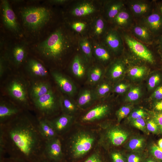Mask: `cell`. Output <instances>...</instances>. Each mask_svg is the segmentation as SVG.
<instances>
[{
	"instance_id": "cell-1",
	"label": "cell",
	"mask_w": 162,
	"mask_h": 162,
	"mask_svg": "<svg viewBox=\"0 0 162 162\" xmlns=\"http://www.w3.org/2000/svg\"><path fill=\"white\" fill-rule=\"evenodd\" d=\"M45 140L38 130L37 120L18 115L0 124V153L24 162H38L44 157Z\"/></svg>"
},
{
	"instance_id": "cell-2",
	"label": "cell",
	"mask_w": 162,
	"mask_h": 162,
	"mask_svg": "<svg viewBox=\"0 0 162 162\" xmlns=\"http://www.w3.org/2000/svg\"><path fill=\"white\" fill-rule=\"evenodd\" d=\"M24 2L11 5L14 7L24 39L29 44L39 41L52 31L55 16L51 6L44 2L42 4Z\"/></svg>"
},
{
	"instance_id": "cell-3",
	"label": "cell",
	"mask_w": 162,
	"mask_h": 162,
	"mask_svg": "<svg viewBox=\"0 0 162 162\" xmlns=\"http://www.w3.org/2000/svg\"><path fill=\"white\" fill-rule=\"evenodd\" d=\"M71 44L66 27L60 26L40 40L29 44V53L34 54L46 62H59L69 51Z\"/></svg>"
},
{
	"instance_id": "cell-4",
	"label": "cell",
	"mask_w": 162,
	"mask_h": 162,
	"mask_svg": "<svg viewBox=\"0 0 162 162\" xmlns=\"http://www.w3.org/2000/svg\"><path fill=\"white\" fill-rule=\"evenodd\" d=\"M29 44L23 39L12 38L3 35L0 41V49L9 64L16 68L24 65L29 54Z\"/></svg>"
},
{
	"instance_id": "cell-5",
	"label": "cell",
	"mask_w": 162,
	"mask_h": 162,
	"mask_svg": "<svg viewBox=\"0 0 162 162\" xmlns=\"http://www.w3.org/2000/svg\"><path fill=\"white\" fill-rule=\"evenodd\" d=\"M0 14L3 34L11 38L25 39L16 14L9 1L1 0Z\"/></svg>"
},
{
	"instance_id": "cell-6",
	"label": "cell",
	"mask_w": 162,
	"mask_h": 162,
	"mask_svg": "<svg viewBox=\"0 0 162 162\" xmlns=\"http://www.w3.org/2000/svg\"><path fill=\"white\" fill-rule=\"evenodd\" d=\"M94 137L89 133L81 132L77 134L71 141L70 152L72 158H82L92 149L94 143Z\"/></svg>"
},
{
	"instance_id": "cell-7",
	"label": "cell",
	"mask_w": 162,
	"mask_h": 162,
	"mask_svg": "<svg viewBox=\"0 0 162 162\" xmlns=\"http://www.w3.org/2000/svg\"><path fill=\"white\" fill-rule=\"evenodd\" d=\"M36 108L43 116L49 118L60 107L58 100L52 89L46 94L33 101Z\"/></svg>"
},
{
	"instance_id": "cell-8",
	"label": "cell",
	"mask_w": 162,
	"mask_h": 162,
	"mask_svg": "<svg viewBox=\"0 0 162 162\" xmlns=\"http://www.w3.org/2000/svg\"><path fill=\"white\" fill-rule=\"evenodd\" d=\"M7 90L9 95L20 105L28 106L27 85L23 80L18 78L12 80L8 84Z\"/></svg>"
},
{
	"instance_id": "cell-9",
	"label": "cell",
	"mask_w": 162,
	"mask_h": 162,
	"mask_svg": "<svg viewBox=\"0 0 162 162\" xmlns=\"http://www.w3.org/2000/svg\"><path fill=\"white\" fill-rule=\"evenodd\" d=\"M44 155V157L56 162L62 160L64 154L61 141L58 136L45 141Z\"/></svg>"
},
{
	"instance_id": "cell-10",
	"label": "cell",
	"mask_w": 162,
	"mask_h": 162,
	"mask_svg": "<svg viewBox=\"0 0 162 162\" xmlns=\"http://www.w3.org/2000/svg\"><path fill=\"white\" fill-rule=\"evenodd\" d=\"M124 38L130 49L137 56L150 63L154 62L152 54L144 45L128 35H125Z\"/></svg>"
},
{
	"instance_id": "cell-11",
	"label": "cell",
	"mask_w": 162,
	"mask_h": 162,
	"mask_svg": "<svg viewBox=\"0 0 162 162\" xmlns=\"http://www.w3.org/2000/svg\"><path fill=\"white\" fill-rule=\"evenodd\" d=\"M51 74L55 82L63 93L71 97L75 95L77 88L70 78L56 70H52Z\"/></svg>"
},
{
	"instance_id": "cell-12",
	"label": "cell",
	"mask_w": 162,
	"mask_h": 162,
	"mask_svg": "<svg viewBox=\"0 0 162 162\" xmlns=\"http://www.w3.org/2000/svg\"><path fill=\"white\" fill-rule=\"evenodd\" d=\"M28 72L33 77L44 78L48 75V72L43 63L34 58H28L24 64Z\"/></svg>"
},
{
	"instance_id": "cell-13",
	"label": "cell",
	"mask_w": 162,
	"mask_h": 162,
	"mask_svg": "<svg viewBox=\"0 0 162 162\" xmlns=\"http://www.w3.org/2000/svg\"><path fill=\"white\" fill-rule=\"evenodd\" d=\"M86 59L79 55H76L72 59L70 65V69L72 74L79 80L87 76L89 69Z\"/></svg>"
},
{
	"instance_id": "cell-14",
	"label": "cell",
	"mask_w": 162,
	"mask_h": 162,
	"mask_svg": "<svg viewBox=\"0 0 162 162\" xmlns=\"http://www.w3.org/2000/svg\"><path fill=\"white\" fill-rule=\"evenodd\" d=\"M109 106L106 104L97 105L88 110L82 117V120L85 122L94 121L104 117L108 112Z\"/></svg>"
},
{
	"instance_id": "cell-15",
	"label": "cell",
	"mask_w": 162,
	"mask_h": 162,
	"mask_svg": "<svg viewBox=\"0 0 162 162\" xmlns=\"http://www.w3.org/2000/svg\"><path fill=\"white\" fill-rule=\"evenodd\" d=\"M73 118L72 115L63 114L53 119H48L57 135L61 134L69 128Z\"/></svg>"
},
{
	"instance_id": "cell-16",
	"label": "cell",
	"mask_w": 162,
	"mask_h": 162,
	"mask_svg": "<svg viewBox=\"0 0 162 162\" xmlns=\"http://www.w3.org/2000/svg\"><path fill=\"white\" fill-rule=\"evenodd\" d=\"M98 100L94 89L84 88L79 92L76 101L78 107L86 108Z\"/></svg>"
},
{
	"instance_id": "cell-17",
	"label": "cell",
	"mask_w": 162,
	"mask_h": 162,
	"mask_svg": "<svg viewBox=\"0 0 162 162\" xmlns=\"http://www.w3.org/2000/svg\"><path fill=\"white\" fill-rule=\"evenodd\" d=\"M20 109L10 103L2 101L0 104V123H4L19 115Z\"/></svg>"
},
{
	"instance_id": "cell-18",
	"label": "cell",
	"mask_w": 162,
	"mask_h": 162,
	"mask_svg": "<svg viewBox=\"0 0 162 162\" xmlns=\"http://www.w3.org/2000/svg\"><path fill=\"white\" fill-rule=\"evenodd\" d=\"M37 122L39 131L45 140L58 136L48 118L44 117L39 118L37 119Z\"/></svg>"
},
{
	"instance_id": "cell-19",
	"label": "cell",
	"mask_w": 162,
	"mask_h": 162,
	"mask_svg": "<svg viewBox=\"0 0 162 162\" xmlns=\"http://www.w3.org/2000/svg\"><path fill=\"white\" fill-rule=\"evenodd\" d=\"M51 89V86L48 82L37 81L31 86L29 90V95L33 101L46 94Z\"/></svg>"
},
{
	"instance_id": "cell-20",
	"label": "cell",
	"mask_w": 162,
	"mask_h": 162,
	"mask_svg": "<svg viewBox=\"0 0 162 162\" xmlns=\"http://www.w3.org/2000/svg\"><path fill=\"white\" fill-rule=\"evenodd\" d=\"M105 42L108 47L112 51L116 52L123 47L122 40L118 32L113 30H109L105 38Z\"/></svg>"
},
{
	"instance_id": "cell-21",
	"label": "cell",
	"mask_w": 162,
	"mask_h": 162,
	"mask_svg": "<svg viewBox=\"0 0 162 162\" xmlns=\"http://www.w3.org/2000/svg\"><path fill=\"white\" fill-rule=\"evenodd\" d=\"M96 10L94 6L91 2H84L76 5L71 10V14L76 17H83L90 15Z\"/></svg>"
},
{
	"instance_id": "cell-22",
	"label": "cell",
	"mask_w": 162,
	"mask_h": 162,
	"mask_svg": "<svg viewBox=\"0 0 162 162\" xmlns=\"http://www.w3.org/2000/svg\"><path fill=\"white\" fill-rule=\"evenodd\" d=\"M104 71L98 64L89 67L87 75V82L91 86H95L102 80Z\"/></svg>"
},
{
	"instance_id": "cell-23",
	"label": "cell",
	"mask_w": 162,
	"mask_h": 162,
	"mask_svg": "<svg viewBox=\"0 0 162 162\" xmlns=\"http://www.w3.org/2000/svg\"><path fill=\"white\" fill-rule=\"evenodd\" d=\"M107 136L113 145L118 146L122 145L126 141L128 137V134L120 129L114 128L108 131Z\"/></svg>"
},
{
	"instance_id": "cell-24",
	"label": "cell",
	"mask_w": 162,
	"mask_h": 162,
	"mask_svg": "<svg viewBox=\"0 0 162 162\" xmlns=\"http://www.w3.org/2000/svg\"><path fill=\"white\" fill-rule=\"evenodd\" d=\"M59 101L60 107L63 114L73 116L77 110L76 102L70 97L66 95H61Z\"/></svg>"
},
{
	"instance_id": "cell-25",
	"label": "cell",
	"mask_w": 162,
	"mask_h": 162,
	"mask_svg": "<svg viewBox=\"0 0 162 162\" xmlns=\"http://www.w3.org/2000/svg\"><path fill=\"white\" fill-rule=\"evenodd\" d=\"M145 23L151 32H157L162 28V17L157 13H152L145 19Z\"/></svg>"
},
{
	"instance_id": "cell-26",
	"label": "cell",
	"mask_w": 162,
	"mask_h": 162,
	"mask_svg": "<svg viewBox=\"0 0 162 162\" xmlns=\"http://www.w3.org/2000/svg\"><path fill=\"white\" fill-rule=\"evenodd\" d=\"M132 32L134 36L142 42L146 44L151 42V32L145 25H135L132 28Z\"/></svg>"
},
{
	"instance_id": "cell-27",
	"label": "cell",
	"mask_w": 162,
	"mask_h": 162,
	"mask_svg": "<svg viewBox=\"0 0 162 162\" xmlns=\"http://www.w3.org/2000/svg\"><path fill=\"white\" fill-rule=\"evenodd\" d=\"M130 9L134 14L137 16H141L149 11L150 5L146 2L142 1H132L130 4Z\"/></svg>"
},
{
	"instance_id": "cell-28",
	"label": "cell",
	"mask_w": 162,
	"mask_h": 162,
	"mask_svg": "<svg viewBox=\"0 0 162 162\" xmlns=\"http://www.w3.org/2000/svg\"><path fill=\"white\" fill-rule=\"evenodd\" d=\"M131 16L129 12L126 9L122 8L114 19L115 23L118 26L125 28L129 24Z\"/></svg>"
},
{
	"instance_id": "cell-29",
	"label": "cell",
	"mask_w": 162,
	"mask_h": 162,
	"mask_svg": "<svg viewBox=\"0 0 162 162\" xmlns=\"http://www.w3.org/2000/svg\"><path fill=\"white\" fill-rule=\"evenodd\" d=\"M124 3L122 1H112L108 4L106 14L107 18L113 20L118 13L123 8Z\"/></svg>"
},
{
	"instance_id": "cell-30",
	"label": "cell",
	"mask_w": 162,
	"mask_h": 162,
	"mask_svg": "<svg viewBox=\"0 0 162 162\" xmlns=\"http://www.w3.org/2000/svg\"><path fill=\"white\" fill-rule=\"evenodd\" d=\"M93 53L97 60L102 63H106L111 58V55L107 50L99 45H95L93 48Z\"/></svg>"
},
{
	"instance_id": "cell-31",
	"label": "cell",
	"mask_w": 162,
	"mask_h": 162,
	"mask_svg": "<svg viewBox=\"0 0 162 162\" xmlns=\"http://www.w3.org/2000/svg\"><path fill=\"white\" fill-rule=\"evenodd\" d=\"M124 71V67L122 63L116 61L110 68L108 72L109 77L112 80H116L122 76Z\"/></svg>"
},
{
	"instance_id": "cell-32",
	"label": "cell",
	"mask_w": 162,
	"mask_h": 162,
	"mask_svg": "<svg viewBox=\"0 0 162 162\" xmlns=\"http://www.w3.org/2000/svg\"><path fill=\"white\" fill-rule=\"evenodd\" d=\"M111 88V86L108 82L102 80L96 85L94 89L97 100L106 95L110 91Z\"/></svg>"
},
{
	"instance_id": "cell-33",
	"label": "cell",
	"mask_w": 162,
	"mask_h": 162,
	"mask_svg": "<svg viewBox=\"0 0 162 162\" xmlns=\"http://www.w3.org/2000/svg\"><path fill=\"white\" fill-rule=\"evenodd\" d=\"M79 45L82 52L84 58L88 61H90L92 58V46L88 40L84 38L80 40Z\"/></svg>"
},
{
	"instance_id": "cell-34",
	"label": "cell",
	"mask_w": 162,
	"mask_h": 162,
	"mask_svg": "<svg viewBox=\"0 0 162 162\" xmlns=\"http://www.w3.org/2000/svg\"><path fill=\"white\" fill-rule=\"evenodd\" d=\"M144 139L141 137L133 138L130 140L128 143V148L132 150L137 151L142 149L144 146Z\"/></svg>"
},
{
	"instance_id": "cell-35",
	"label": "cell",
	"mask_w": 162,
	"mask_h": 162,
	"mask_svg": "<svg viewBox=\"0 0 162 162\" xmlns=\"http://www.w3.org/2000/svg\"><path fill=\"white\" fill-rule=\"evenodd\" d=\"M105 28L104 20L101 18H98L96 20L94 25L93 32L97 36L101 35L104 32Z\"/></svg>"
},
{
	"instance_id": "cell-36",
	"label": "cell",
	"mask_w": 162,
	"mask_h": 162,
	"mask_svg": "<svg viewBox=\"0 0 162 162\" xmlns=\"http://www.w3.org/2000/svg\"><path fill=\"white\" fill-rule=\"evenodd\" d=\"M146 68L143 66H136L131 68L129 71L130 76L134 78L139 79L142 78L145 74Z\"/></svg>"
},
{
	"instance_id": "cell-37",
	"label": "cell",
	"mask_w": 162,
	"mask_h": 162,
	"mask_svg": "<svg viewBox=\"0 0 162 162\" xmlns=\"http://www.w3.org/2000/svg\"><path fill=\"white\" fill-rule=\"evenodd\" d=\"M140 94V88L138 87H134L131 88L128 93L127 99L129 101H136L139 98Z\"/></svg>"
},
{
	"instance_id": "cell-38",
	"label": "cell",
	"mask_w": 162,
	"mask_h": 162,
	"mask_svg": "<svg viewBox=\"0 0 162 162\" xmlns=\"http://www.w3.org/2000/svg\"><path fill=\"white\" fill-rule=\"evenodd\" d=\"M130 111V108L129 106H124L120 108L116 112L118 122H120L122 119L127 116Z\"/></svg>"
},
{
	"instance_id": "cell-39",
	"label": "cell",
	"mask_w": 162,
	"mask_h": 162,
	"mask_svg": "<svg viewBox=\"0 0 162 162\" xmlns=\"http://www.w3.org/2000/svg\"><path fill=\"white\" fill-rule=\"evenodd\" d=\"M9 63L4 54L2 53L0 58V77L1 78L6 71Z\"/></svg>"
},
{
	"instance_id": "cell-40",
	"label": "cell",
	"mask_w": 162,
	"mask_h": 162,
	"mask_svg": "<svg viewBox=\"0 0 162 162\" xmlns=\"http://www.w3.org/2000/svg\"><path fill=\"white\" fill-rule=\"evenodd\" d=\"M150 151L152 154L156 159L162 160V149L155 144L152 145Z\"/></svg>"
},
{
	"instance_id": "cell-41",
	"label": "cell",
	"mask_w": 162,
	"mask_h": 162,
	"mask_svg": "<svg viewBox=\"0 0 162 162\" xmlns=\"http://www.w3.org/2000/svg\"><path fill=\"white\" fill-rule=\"evenodd\" d=\"M160 77L158 74H155L151 76L148 80V85L149 88H154L160 82Z\"/></svg>"
},
{
	"instance_id": "cell-42",
	"label": "cell",
	"mask_w": 162,
	"mask_h": 162,
	"mask_svg": "<svg viewBox=\"0 0 162 162\" xmlns=\"http://www.w3.org/2000/svg\"><path fill=\"white\" fill-rule=\"evenodd\" d=\"M132 124L135 127L142 131H145L146 127L145 122L143 118L131 120Z\"/></svg>"
},
{
	"instance_id": "cell-43",
	"label": "cell",
	"mask_w": 162,
	"mask_h": 162,
	"mask_svg": "<svg viewBox=\"0 0 162 162\" xmlns=\"http://www.w3.org/2000/svg\"><path fill=\"white\" fill-rule=\"evenodd\" d=\"M146 127L149 131L153 133H157L159 129L158 125L154 120L148 121L147 123Z\"/></svg>"
},
{
	"instance_id": "cell-44",
	"label": "cell",
	"mask_w": 162,
	"mask_h": 162,
	"mask_svg": "<svg viewBox=\"0 0 162 162\" xmlns=\"http://www.w3.org/2000/svg\"><path fill=\"white\" fill-rule=\"evenodd\" d=\"M72 28L77 32L83 31L86 27V25L83 22H78L73 23L71 25Z\"/></svg>"
},
{
	"instance_id": "cell-45",
	"label": "cell",
	"mask_w": 162,
	"mask_h": 162,
	"mask_svg": "<svg viewBox=\"0 0 162 162\" xmlns=\"http://www.w3.org/2000/svg\"><path fill=\"white\" fill-rule=\"evenodd\" d=\"M146 116L145 112L142 109H139L133 112L130 116L131 120L143 118Z\"/></svg>"
},
{
	"instance_id": "cell-46",
	"label": "cell",
	"mask_w": 162,
	"mask_h": 162,
	"mask_svg": "<svg viewBox=\"0 0 162 162\" xmlns=\"http://www.w3.org/2000/svg\"><path fill=\"white\" fill-rule=\"evenodd\" d=\"M128 86L123 83L116 85L114 87L113 90L114 92L118 94H122L125 92Z\"/></svg>"
},
{
	"instance_id": "cell-47",
	"label": "cell",
	"mask_w": 162,
	"mask_h": 162,
	"mask_svg": "<svg viewBox=\"0 0 162 162\" xmlns=\"http://www.w3.org/2000/svg\"><path fill=\"white\" fill-rule=\"evenodd\" d=\"M84 162H103L100 154L98 153L92 154Z\"/></svg>"
},
{
	"instance_id": "cell-48",
	"label": "cell",
	"mask_w": 162,
	"mask_h": 162,
	"mask_svg": "<svg viewBox=\"0 0 162 162\" xmlns=\"http://www.w3.org/2000/svg\"><path fill=\"white\" fill-rule=\"evenodd\" d=\"M157 123L160 131L162 133V113H157L154 116V119Z\"/></svg>"
},
{
	"instance_id": "cell-49",
	"label": "cell",
	"mask_w": 162,
	"mask_h": 162,
	"mask_svg": "<svg viewBox=\"0 0 162 162\" xmlns=\"http://www.w3.org/2000/svg\"><path fill=\"white\" fill-rule=\"evenodd\" d=\"M68 2V0H46L44 2L46 4L51 6L53 5L64 4Z\"/></svg>"
},
{
	"instance_id": "cell-50",
	"label": "cell",
	"mask_w": 162,
	"mask_h": 162,
	"mask_svg": "<svg viewBox=\"0 0 162 162\" xmlns=\"http://www.w3.org/2000/svg\"><path fill=\"white\" fill-rule=\"evenodd\" d=\"M111 157L113 162H124L122 155L118 152H114L112 153Z\"/></svg>"
},
{
	"instance_id": "cell-51",
	"label": "cell",
	"mask_w": 162,
	"mask_h": 162,
	"mask_svg": "<svg viewBox=\"0 0 162 162\" xmlns=\"http://www.w3.org/2000/svg\"><path fill=\"white\" fill-rule=\"evenodd\" d=\"M153 98L158 100L162 99V86L156 88L153 95Z\"/></svg>"
},
{
	"instance_id": "cell-52",
	"label": "cell",
	"mask_w": 162,
	"mask_h": 162,
	"mask_svg": "<svg viewBox=\"0 0 162 162\" xmlns=\"http://www.w3.org/2000/svg\"><path fill=\"white\" fill-rule=\"evenodd\" d=\"M140 157L135 154H130L128 158V162H140Z\"/></svg>"
},
{
	"instance_id": "cell-53",
	"label": "cell",
	"mask_w": 162,
	"mask_h": 162,
	"mask_svg": "<svg viewBox=\"0 0 162 162\" xmlns=\"http://www.w3.org/2000/svg\"><path fill=\"white\" fill-rule=\"evenodd\" d=\"M155 109L158 111H162V100L157 103L154 106Z\"/></svg>"
},
{
	"instance_id": "cell-54",
	"label": "cell",
	"mask_w": 162,
	"mask_h": 162,
	"mask_svg": "<svg viewBox=\"0 0 162 162\" xmlns=\"http://www.w3.org/2000/svg\"><path fill=\"white\" fill-rule=\"evenodd\" d=\"M1 162H24L23 161H22L12 158H10V160H4L3 159V160H1Z\"/></svg>"
},
{
	"instance_id": "cell-55",
	"label": "cell",
	"mask_w": 162,
	"mask_h": 162,
	"mask_svg": "<svg viewBox=\"0 0 162 162\" xmlns=\"http://www.w3.org/2000/svg\"><path fill=\"white\" fill-rule=\"evenodd\" d=\"M53 161L49 160L44 157L38 162H53Z\"/></svg>"
},
{
	"instance_id": "cell-56",
	"label": "cell",
	"mask_w": 162,
	"mask_h": 162,
	"mask_svg": "<svg viewBox=\"0 0 162 162\" xmlns=\"http://www.w3.org/2000/svg\"><path fill=\"white\" fill-rule=\"evenodd\" d=\"M158 144V146L162 149V138L159 140Z\"/></svg>"
},
{
	"instance_id": "cell-57",
	"label": "cell",
	"mask_w": 162,
	"mask_h": 162,
	"mask_svg": "<svg viewBox=\"0 0 162 162\" xmlns=\"http://www.w3.org/2000/svg\"><path fill=\"white\" fill-rule=\"evenodd\" d=\"M146 162H156L155 161L151 160H147Z\"/></svg>"
},
{
	"instance_id": "cell-58",
	"label": "cell",
	"mask_w": 162,
	"mask_h": 162,
	"mask_svg": "<svg viewBox=\"0 0 162 162\" xmlns=\"http://www.w3.org/2000/svg\"><path fill=\"white\" fill-rule=\"evenodd\" d=\"M160 10L161 13H162V4L160 6Z\"/></svg>"
},
{
	"instance_id": "cell-59",
	"label": "cell",
	"mask_w": 162,
	"mask_h": 162,
	"mask_svg": "<svg viewBox=\"0 0 162 162\" xmlns=\"http://www.w3.org/2000/svg\"><path fill=\"white\" fill-rule=\"evenodd\" d=\"M161 44H162V40Z\"/></svg>"
}]
</instances>
